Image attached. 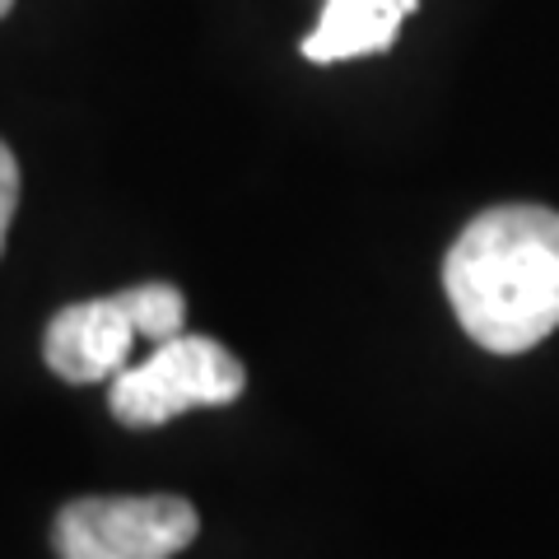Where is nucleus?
I'll return each mask as SVG.
<instances>
[{"label": "nucleus", "mask_w": 559, "mask_h": 559, "mask_svg": "<svg viewBox=\"0 0 559 559\" xmlns=\"http://www.w3.org/2000/svg\"><path fill=\"white\" fill-rule=\"evenodd\" d=\"M457 322L489 355H522L559 326V210L495 205L443 257Z\"/></svg>", "instance_id": "1"}, {"label": "nucleus", "mask_w": 559, "mask_h": 559, "mask_svg": "<svg viewBox=\"0 0 559 559\" xmlns=\"http://www.w3.org/2000/svg\"><path fill=\"white\" fill-rule=\"evenodd\" d=\"M201 532V518L178 495L75 499L57 513L61 559H173Z\"/></svg>", "instance_id": "3"}, {"label": "nucleus", "mask_w": 559, "mask_h": 559, "mask_svg": "<svg viewBox=\"0 0 559 559\" xmlns=\"http://www.w3.org/2000/svg\"><path fill=\"white\" fill-rule=\"evenodd\" d=\"M406 5L396 0H326L318 28L304 38V57L331 66V61H355L373 57L396 43L401 24H406Z\"/></svg>", "instance_id": "5"}, {"label": "nucleus", "mask_w": 559, "mask_h": 559, "mask_svg": "<svg viewBox=\"0 0 559 559\" xmlns=\"http://www.w3.org/2000/svg\"><path fill=\"white\" fill-rule=\"evenodd\" d=\"M396 5H406V10H415V5H419V0H396Z\"/></svg>", "instance_id": "9"}, {"label": "nucleus", "mask_w": 559, "mask_h": 559, "mask_svg": "<svg viewBox=\"0 0 559 559\" xmlns=\"http://www.w3.org/2000/svg\"><path fill=\"white\" fill-rule=\"evenodd\" d=\"M242 388H248V373L219 341L178 331L154 345L145 364H127L112 378L108 406L127 429H154L201 406H229Z\"/></svg>", "instance_id": "2"}, {"label": "nucleus", "mask_w": 559, "mask_h": 559, "mask_svg": "<svg viewBox=\"0 0 559 559\" xmlns=\"http://www.w3.org/2000/svg\"><path fill=\"white\" fill-rule=\"evenodd\" d=\"M14 10V0H0V20H5V14Z\"/></svg>", "instance_id": "8"}, {"label": "nucleus", "mask_w": 559, "mask_h": 559, "mask_svg": "<svg viewBox=\"0 0 559 559\" xmlns=\"http://www.w3.org/2000/svg\"><path fill=\"white\" fill-rule=\"evenodd\" d=\"M14 205H20V164H14L10 145L0 140V257H5V238H10Z\"/></svg>", "instance_id": "7"}, {"label": "nucleus", "mask_w": 559, "mask_h": 559, "mask_svg": "<svg viewBox=\"0 0 559 559\" xmlns=\"http://www.w3.org/2000/svg\"><path fill=\"white\" fill-rule=\"evenodd\" d=\"M140 331L131 322L121 294L108 299H84L61 308L43 331V359L47 369L66 382H112L131 359V345Z\"/></svg>", "instance_id": "4"}, {"label": "nucleus", "mask_w": 559, "mask_h": 559, "mask_svg": "<svg viewBox=\"0 0 559 559\" xmlns=\"http://www.w3.org/2000/svg\"><path fill=\"white\" fill-rule=\"evenodd\" d=\"M121 304H127L135 331L145 341H168L182 331V318H187V299L182 289L164 285V280H150V285H135V289H121Z\"/></svg>", "instance_id": "6"}]
</instances>
